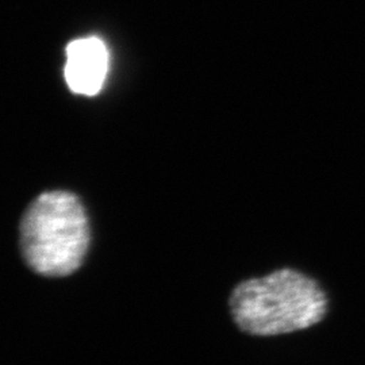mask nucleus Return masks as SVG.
I'll return each mask as SVG.
<instances>
[{"label":"nucleus","mask_w":365,"mask_h":365,"mask_svg":"<svg viewBox=\"0 0 365 365\" xmlns=\"http://www.w3.org/2000/svg\"><path fill=\"white\" fill-rule=\"evenodd\" d=\"M91 244L90 222L80 197L48 191L27 207L19 226L25 265L43 279H66L84 265Z\"/></svg>","instance_id":"obj_2"},{"label":"nucleus","mask_w":365,"mask_h":365,"mask_svg":"<svg viewBox=\"0 0 365 365\" xmlns=\"http://www.w3.org/2000/svg\"><path fill=\"white\" fill-rule=\"evenodd\" d=\"M66 56L64 78L71 91L84 96L102 91L110 66L108 49L102 39H75L66 45Z\"/></svg>","instance_id":"obj_3"},{"label":"nucleus","mask_w":365,"mask_h":365,"mask_svg":"<svg viewBox=\"0 0 365 365\" xmlns=\"http://www.w3.org/2000/svg\"><path fill=\"white\" fill-rule=\"evenodd\" d=\"M237 329L255 339H280L319 325L329 297L309 274L279 268L235 283L227 299Z\"/></svg>","instance_id":"obj_1"}]
</instances>
